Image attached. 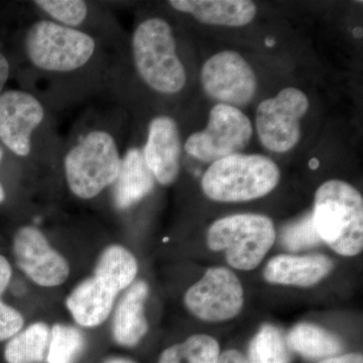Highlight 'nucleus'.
I'll use <instances>...</instances> for the list:
<instances>
[{
    "label": "nucleus",
    "instance_id": "21",
    "mask_svg": "<svg viewBox=\"0 0 363 363\" xmlns=\"http://www.w3.org/2000/svg\"><path fill=\"white\" fill-rule=\"evenodd\" d=\"M49 326L47 324L35 323L26 330L16 334L11 339L6 350L4 357L7 363H40L44 362L50 342Z\"/></svg>",
    "mask_w": 363,
    "mask_h": 363
},
{
    "label": "nucleus",
    "instance_id": "1",
    "mask_svg": "<svg viewBox=\"0 0 363 363\" xmlns=\"http://www.w3.org/2000/svg\"><path fill=\"white\" fill-rule=\"evenodd\" d=\"M30 65L51 75L78 73L94 61L99 43L94 35L59 25L49 18L33 21L23 38Z\"/></svg>",
    "mask_w": 363,
    "mask_h": 363
},
{
    "label": "nucleus",
    "instance_id": "19",
    "mask_svg": "<svg viewBox=\"0 0 363 363\" xmlns=\"http://www.w3.org/2000/svg\"><path fill=\"white\" fill-rule=\"evenodd\" d=\"M138 269L135 257L126 248L111 245L100 255L94 277L117 295L131 285Z\"/></svg>",
    "mask_w": 363,
    "mask_h": 363
},
{
    "label": "nucleus",
    "instance_id": "5",
    "mask_svg": "<svg viewBox=\"0 0 363 363\" xmlns=\"http://www.w3.org/2000/svg\"><path fill=\"white\" fill-rule=\"evenodd\" d=\"M279 177V167L269 157L235 154L212 162L203 176L202 189L214 201H250L271 193Z\"/></svg>",
    "mask_w": 363,
    "mask_h": 363
},
{
    "label": "nucleus",
    "instance_id": "4",
    "mask_svg": "<svg viewBox=\"0 0 363 363\" xmlns=\"http://www.w3.org/2000/svg\"><path fill=\"white\" fill-rule=\"evenodd\" d=\"M121 162L118 143L111 131L104 128L86 131L64 157L67 184L80 199H92L113 186Z\"/></svg>",
    "mask_w": 363,
    "mask_h": 363
},
{
    "label": "nucleus",
    "instance_id": "30",
    "mask_svg": "<svg viewBox=\"0 0 363 363\" xmlns=\"http://www.w3.org/2000/svg\"><path fill=\"white\" fill-rule=\"evenodd\" d=\"M217 363H248L245 357L238 350H230L224 351L219 355Z\"/></svg>",
    "mask_w": 363,
    "mask_h": 363
},
{
    "label": "nucleus",
    "instance_id": "9",
    "mask_svg": "<svg viewBox=\"0 0 363 363\" xmlns=\"http://www.w3.org/2000/svg\"><path fill=\"white\" fill-rule=\"evenodd\" d=\"M308 108V97L294 87L262 101L257 108V130L264 147L274 152L292 150L300 140L301 119Z\"/></svg>",
    "mask_w": 363,
    "mask_h": 363
},
{
    "label": "nucleus",
    "instance_id": "7",
    "mask_svg": "<svg viewBox=\"0 0 363 363\" xmlns=\"http://www.w3.org/2000/svg\"><path fill=\"white\" fill-rule=\"evenodd\" d=\"M252 133L250 118L240 109L219 104L210 111L206 128L189 136L184 147L195 159L214 162L240 154Z\"/></svg>",
    "mask_w": 363,
    "mask_h": 363
},
{
    "label": "nucleus",
    "instance_id": "14",
    "mask_svg": "<svg viewBox=\"0 0 363 363\" xmlns=\"http://www.w3.org/2000/svg\"><path fill=\"white\" fill-rule=\"evenodd\" d=\"M332 269L333 262L323 255H281L269 260L264 278L277 285L311 286L328 276Z\"/></svg>",
    "mask_w": 363,
    "mask_h": 363
},
{
    "label": "nucleus",
    "instance_id": "28",
    "mask_svg": "<svg viewBox=\"0 0 363 363\" xmlns=\"http://www.w3.org/2000/svg\"><path fill=\"white\" fill-rule=\"evenodd\" d=\"M11 274H13V272H11V264L7 262L6 257L0 255V296L4 293V291L9 286Z\"/></svg>",
    "mask_w": 363,
    "mask_h": 363
},
{
    "label": "nucleus",
    "instance_id": "3",
    "mask_svg": "<svg viewBox=\"0 0 363 363\" xmlns=\"http://www.w3.org/2000/svg\"><path fill=\"white\" fill-rule=\"evenodd\" d=\"M133 65L150 89L162 94L180 92L187 82L171 25L161 18L140 21L131 39Z\"/></svg>",
    "mask_w": 363,
    "mask_h": 363
},
{
    "label": "nucleus",
    "instance_id": "10",
    "mask_svg": "<svg viewBox=\"0 0 363 363\" xmlns=\"http://www.w3.org/2000/svg\"><path fill=\"white\" fill-rule=\"evenodd\" d=\"M201 81L208 96L236 108L248 104L257 92L255 72L234 51L220 52L208 59L203 65Z\"/></svg>",
    "mask_w": 363,
    "mask_h": 363
},
{
    "label": "nucleus",
    "instance_id": "17",
    "mask_svg": "<svg viewBox=\"0 0 363 363\" xmlns=\"http://www.w3.org/2000/svg\"><path fill=\"white\" fill-rule=\"evenodd\" d=\"M155 182L143 150L130 147L123 156L121 171L113 184L114 204L118 209H128L152 192Z\"/></svg>",
    "mask_w": 363,
    "mask_h": 363
},
{
    "label": "nucleus",
    "instance_id": "18",
    "mask_svg": "<svg viewBox=\"0 0 363 363\" xmlns=\"http://www.w3.org/2000/svg\"><path fill=\"white\" fill-rule=\"evenodd\" d=\"M116 297V294L92 277L74 289L66 305L80 326L96 327L111 314Z\"/></svg>",
    "mask_w": 363,
    "mask_h": 363
},
{
    "label": "nucleus",
    "instance_id": "33",
    "mask_svg": "<svg viewBox=\"0 0 363 363\" xmlns=\"http://www.w3.org/2000/svg\"><path fill=\"white\" fill-rule=\"evenodd\" d=\"M2 157H4V150L0 147V162H1ZM4 199H6V193H4V189L0 183V203L4 202Z\"/></svg>",
    "mask_w": 363,
    "mask_h": 363
},
{
    "label": "nucleus",
    "instance_id": "26",
    "mask_svg": "<svg viewBox=\"0 0 363 363\" xmlns=\"http://www.w3.org/2000/svg\"><path fill=\"white\" fill-rule=\"evenodd\" d=\"M320 241L312 214L306 215L301 220L291 224L281 234V242L292 252L314 247Z\"/></svg>",
    "mask_w": 363,
    "mask_h": 363
},
{
    "label": "nucleus",
    "instance_id": "15",
    "mask_svg": "<svg viewBox=\"0 0 363 363\" xmlns=\"http://www.w3.org/2000/svg\"><path fill=\"white\" fill-rule=\"evenodd\" d=\"M169 4L206 25L247 26L257 14V6L250 0H171Z\"/></svg>",
    "mask_w": 363,
    "mask_h": 363
},
{
    "label": "nucleus",
    "instance_id": "27",
    "mask_svg": "<svg viewBox=\"0 0 363 363\" xmlns=\"http://www.w3.org/2000/svg\"><path fill=\"white\" fill-rule=\"evenodd\" d=\"M23 326V318L18 310L0 300V341L13 338Z\"/></svg>",
    "mask_w": 363,
    "mask_h": 363
},
{
    "label": "nucleus",
    "instance_id": "31",
    "mask_svg": "<svg viewBox=\"0 0 363 363\" xmlns=\"http://www.w3.org/2000/svg\"><path fill=\"white\" fill-rule=\"evenodd\" d=\"M9 72H11V66H9V60L4 54L0 52V95H1L4 85L6 84L7 80H9Z\"/></svg>",
    "mask_w": 363,
    "mask_h": 363
},
{
    "label": "nucleus",
    "instance_id": "29",
    "mask_svg": "<svg viewBox=\"0 0 363 363\" xmlns=\"http://www.w3.org/2000/svg\"><path fill=\"white\" fill-rule=\"evenodd\" d=\"M319 363H363V357L362 354H358V353H350V354L326 358V359L322 360Z\"/></svg>",
    "mask_w": 363,
    "mask_h": 363
},
{
    "label": "nucleus",
    "instance_id": "13",
    "mask_svg": "<svg viewBox=\"0 0 363 363\" xmlns=\"http://www.w3.org/2000/svg\"><path fill=\"white\" fill-rule=\"evenodd\" d=\"M143 154L155 180L162 186L176 181L180 173L182 143L178 125L172 117L152 119Z\"/></svg>",
    "mask_w": 363,
    "mask_h": 363
},
{
    "label": "nucleus",
    "instance_id": "16",
    "mask_svg": "<svg viewBox=\"0 0 363 363\" xmlns=\"http://www.w3.org/2000/svg\"><path fill=\"white\" fill-rule=\"evenodd\" d=\"M149 296V286L138 281L128 289L117 305L112 335L119 345L133 347L140 342L149 330L145 316V303Z\"/></svg>",
    "mask_w": 363,
    "mask_h": 363
},
{
    "label": "nucleus",
    "instance_id": "12",
    "mask_svg": "<svg viewBox=\"0 0 363 363\" xmlns=\"http://www.w3.org/2000/svg\"><path fill=\"white\" fill-rule=\"evenodd\" d=\"M13 252L21 271L39 286H59L68 278V262L52 250L44 234L35 227L25 226L16 233Z\"/></svg>",
    "mask_w": 363,
    "mask_h": 363
},
{
    "label": "nucleus",
    "instance_id": "2",
    "mask_svg": "<svg viewBox=\"0 0 363 363\" xmlns=\"http://www.w3.org/2000/svg\"><path fill=\"white\" fill-rule=\"evenodd\" d=\"M313 221L320 240L338 255L354 257L363 248V199L340 180L325 182L315 195Z\"/></svg>",
    "mask_w": 363,
    "mask_h": 363
},
{
    "label": "nucleus",
    "instance_id": "23",
    "mask_svg": "<svg viewBox=\"0 0 363 363\" xmlns=\"http://www.w3.org/2000/svg\"><path fill=\"white\" fill-rule=\"evenodd\" d=\"M291 350L283 332L264 325L248 348V363H290Z\"/></svg>",
    "mask_w": 363,
    "mask_h": 363
},
{
    "label": "nucleus",
    "instance_id": "24",
    "mask_svg": "<svg viewBox=\"0 0 363 363\" xmlns=\"http://www.w3.org/2000/svg\"><path fill=\"white\" fill-rule=\"evenodd\" d=\"M33 4L49 16V20L83 32L92 16L91 4L82 0H35Z\"/></svg>",
    "mask_w": 363,
    "mask_h": 363
},
{
    "label": "nucleus",
    "instance_id": "6",
    "mask_svg": "<svg viewBox=\"0 0 363 363\" xmlns=\"http://www.w3.org/2000/svg\"><path fill=\"white\" fill-rule=\"evenodd\" d=\"M276 229L269 217L236 214L215 221L207 233V245L214 252H225L229 266L252 271L271 250Z\"/></svg>",
    "mask_w": 363,
    "mask_h": 363
},
{
    "label": "nucleus",
    "instance_id": "8",
    "mask_svg": "<svg viewBox=\"0 0 363 363\" xmlns=\"http://www.w3.org/2000/svg\"><path fill=\"white\" fill-rule=\"evenodd\" d=\"M184 302L193 316L217 323L240 314L245 304V292L233 271L223 267H210L200 281L190 286Z\"/></svg>",
    "mask_w": 363,
    "mask_h": 363
},
{
    "label": "nucleus",
    "instance_id": "22",
    "mask_svg": "<svg viewBox=\"0 0 363 363\" xmlns=\"http://www.w3.org/2000/svg\"><path fill=\"white\" fill-rule=\"evenodd\" d=\"M219 355L220 347L213 337L197 334L164 350L159 363H217Z\"/></svg>",
    "mask_w": 363,
    "mask_h": 363
},
{
    "label": "nucleus",
    "instance_id": "20",
    "mask_svg": "<svg viewBox=\"0 0 363 363\" xmlns=\"http://www.w3.org/2000/svg\"><path fill=\"white\" fill-rule=\"evenodd\" d=\"M291 350L309 358L332 357L342 350L340 340L314 324L301 323L286 337Z\"/></svg>",
    "mask_w": 363,
    "mask_h": 363
},
{
    "label": "nucleus",
    "instance_id": "25",
    "mask_svg": "<svg viewBox=\"0 0 363 363\" xmlns=\"http://www.w3.org/2000/svg\"><path fill=\"white\" fill-rule=\"evenodd\" d=\"M84 347L82 332L69 325H54L50 334L47 363H75Z\"/></svg>",
    "mask_w": 363,
    "mask_h": 363
},
{
    "label": "nucleus",
    "instance_id": "32",
    "mask_svg": "<svg viewBox=\"0 0 363 363\" xmlns=\"http://www.w3.org/2000/svg\"><path fill=\"white\" fill-rule=\"evenodd\" d=\"M104 363H135L131 362L130 359H126V358L123 357H111L108 358V359L105 360Z\"/></svg>",
    "mask_w": 363,
    "mask_h": 363
},
{
    "label": "nucleus",
    "instance_id": "11",
    "mask_svg": "<svg viewBox=\"0 0 363 363\" xmlns=\"http://www.w3.org/2000/svg\"><path fill=\"white\" fill-rule=\"evenodd\" d=\"M45 109L32 93L6 90L0 95V142L16 156L28 157L35 131L44 123Z\"/></svg>",
    "mask_w": 363,
    "mask_h": 363
},
{
    "label": "nucleus",
    "instance_id": "34",
    "mask_svg": "<svg viewBox=\"0 0 363 363\" xmlns=\"http://www.w3.org/2000/svg\"><path fill=\"white\" fill-rule=\"evenodd\" d=\"M274 40H267V45H269V47H271V45H274Z\"/></svg>",
    "mask_w": 363,
    "mask_h": 363
}]
</instances>
